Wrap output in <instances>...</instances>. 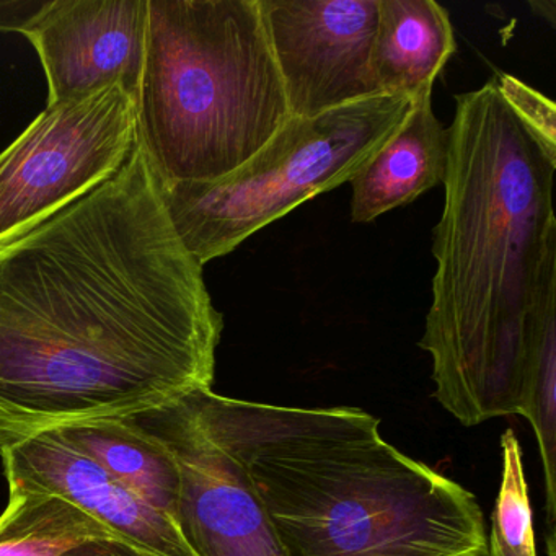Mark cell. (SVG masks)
Returning a JSON list of instances; mask_svg holds the SVG:
<instances>
[{
	"label": "cell",
	"mask_w": 556,
	"mask_h": 556,
	"mask_svg": "<svg viewBox=\"0 0 556 556\" xmlns=\"http://www.w3.org/2000/svg\"><path fill=\"white\" fill-rule=\"evenodd\" d=\"M223 328L138 142L115 177L0 247V452L211 389Z\"/></svg>",
	"instance_id": "1"
},
{
	"label": "cell",
	"mask_w": 556,
	"mask_h": 556,
	"mask_svg": "<svg viewBox=\"0 0 556 556\" xmlns=\"http://www.w3.org/2000/svg\"><path fill=\"white\" fill-rule=\"evenodd\" d=\"M415 99L379 96L315 118H291L245 165L198 184H161L168 219L201 266L263 227L350 184L408 118Z\"/></svg>",
	"instance_id": "5"
},
{
	"label": "cell",
	"mask_w": 556,
	"mask_h": 556,
	"mask_svg": "<svg viewBox=\"0 0 556 556\" xmlns=\"http://www.w3.org/2000/svg\"><path fill=\"white\" fill-rule=\"evenodd\" d=\"M497 89L517 118L543 142L556 148V106L536 90L509 74H497Z\"/></svg>",
	"instance_id": "16"
},
{
	"label": "cell",
	"mask_w": 556,
	"mask_h": 556,
	"mask_svg": "<svg viewBox=\"0 0 556 556\" xmlns=\"http://www.w3.org/2000/svg\"><path fill=\"white\" fill-rule=\"evenodd\" d=\"M291 118L260 0H149L138 135L161 184L227 177Z\"/></svg>",
	"instance_id": "4"
},
{
	"label": "cell",
	"mask_w": 556,
	"mask_h": 556,
	"mask_svg": "<svg viewBox=\"0 0 556 556\" xmlns=\"http://www.w3.org/2000/svg\"><path fill=\"white\" fill-rule=\"evenodd\" d=\"M292 118L379 97L370 54L379 0H260Z\"/></svg>",
	"instance_id": "7"
},
{
	"label": "cell",
	"mask_w": 556,
	"mask_h": 556,
	"mask_svg": "<svg viewBox=\"0 0 556 556\" xmlns=\"http://www.w3.org/2000/svg\"><path fill=\"white\" fill-rule=\"evenodd\" d=\"M149 0H51L27 35L43 64L48 105L113 84L139 92Z\"/></svg>",
	"instance_id": "9"
},
{
	"label": "cell",
	"mask_w": 556,
	"mask_h": 556,
	"mask_svg": "<svg viewBox=\"0 0 556 556\" xmlns=\"http://www.w3.org/2000/svg\"><path fill=\"white\" fill-rule=\"evenodd\" d=\"M432 302L419 348L462 425L519 415L533 348L556 328V148L496 79L455 97Z\"/></svg>",
	"instance_id": "2"
},
{
	"label": "cell",
	"mask_w": 556,
	"mask_h": 556,
	"mask_svg": "<svg viewBox=\"0 0 556 556\" xmlns=\"http://www.w3.org/2000/svg\"><path fill=\"white\" fill-rule=\"evenodd\" d=\"M51 0H0V31L27 37L43 17Z\"/></svg>",
	"instance_id": "17"
},
{
	"label": "cell",
	"mask_w": 556,
	"mask_h": 556,
	"mask_svg": "<svg viewBox=\"0 0 556 556\" xmlns=\"http://www.w3.org/2000/svg\"><path fill=\"white\" fill-rule=\"evenodd\" d=\"M138 142V92L125 84L48 105L0 154V247L115 177Z\"/></svg>",
	"instance_id": "6"
},
{
	"label": "cell",
	"mask_w": 556,
	"mask_h": 556,
	"mask_svg": "<svg viewBox=\"0 0 556 556\" xmlns=\"http://www.w3.org/2000/svg\"><path fill=\"white\" fill-rule=\"evenodd\" d=\"M432 90L416 97L395 135L351 178V219L369 224L444 185L451 131L432 112Z\"/></svg>",
	"instance_id": "11"
},
{
	"label": "cell",
	"mask_w": 556,
	"mask_h": 556,
	"mask_svg": "<svg viewBox=\"0 0 556 556\" xmlns=\"http://www.w3.org/2000/svg\"><path fill=\"white\" fill-rule=\"evenodd\" d=\"M129 419L177 460V527L194 556H286L245 471L204 434L184 399Z\"/></svg>",
	"instance_id": "8"
},
{
	"label": "cell",
	"mask_w": 556,
	"mask_h": 556,
	"mask_svg": "<svg viewBox=\"0 0 556 556\" xmlns=\"http://www.w3.org/2000/svg\"><path fill=\"white\" fill-rule=\"evenodd\" d=\"M9 494L8 509L0 516V556H60L87 540L118 539L63 497L27 491Z\"/></svg>",
	"instance_id": "14"
},
{
	"label": "cell",
	"mask_w": 556,
	"mask_h": 556,
	"mask_svg": "<svg viewBox=\"0 0 556 556\" xmlns=\"http://www.w3.org/2000/svg\"><path fill=\"white\" fill-rule=\"evenodd\" d=\"M53 432L96 460L139 500L177 523L180 468L161 439L129 418L77 422Z\"/></svg>",
	"instance_id": "13"
},
{
	"label": "cell",
	"mask_w": 556,
	"mask_h": 556,
	"mask_svg": "<svg viewBox=\"0 0 556 556\" xmlns=\"http://www.w3.org/2000/svg\"><path fill=\"white\" fill-rule=\"evenodd\" d=\"M490 556H500L493 548H490Z\"/></svg>",
	"instance_id": "19"
},
{
	"label": "cell",
	"mask_w": 556,
	"mask_h": 556,
	"mask_svg": "<svg viewBox=\"0 0 556 556\" xmlns=\"http://www.w3.org/2000/svg\"><path fill=\"white\" fill-rule=\"evenodd\" d=\"M9 491L54 494L70 501L123 542L152 556H194L177 523L126 490L83 452L41 432L0 452Z\"/></svg>",
	"instance_id": "10"
},
{
	"label": "cell",
	"mask_w": 556,
	"mask_h": 556,
	"mask_svg": "<svg viewBox=\"0 0 556 556\" xmlns=\"http://www.w3.org/2000/svg\"><path fill=\"white\" fill-rule=\"evenodd\" d=\"M455 53L448 12L434 0H379L370 67L380 96L416 99Z\"/></svg>",
	"instance_id": "12"
},
{
	"label": "cell",
	"mask_w": 556,
	"mask_h": 556,
	"mask_svg": "<svg viewBox=\"0 0 556 556\" xmlns=\"http://www.w3.org/2000/svg\"><path fill=\"white\" fill-rule=\"evenodd\" d=\"M503 475L491 516L490 548L500 556H536L522 448L513 429L501 435Z\"/></svg>",
	"instance_id": "15"
},
{
	"label": "cell",
	"mask_w": 556,
	"mask_h": 556,
	"mask_svg": "<svg viewBox=\"0 0 556 556\" xmlns=\"http://www.w3.org/2000/svg\"><path fill=\"white\" fill-rule=\"evenodd\" d=\"M184 402L245 471L286 556H490L477 497L390 445L369 413L211 389Z\"/></svg>",
	"instance_id": "3"
},
{
	"label": "cell",
	"mask_w": 556,
	"mask_h": 556,
	"mask_svg": "<svg viewBox=\"0 0 556 556\" xmlns=\"http://www.w3.org/2000/svg\"><path fill=\"white\" fill-rule=\"evenodd\" d=\"M60 556H152L118 539L87 540Z\"/></svg>",
	"instance_id": "18"
}]
</instances>
